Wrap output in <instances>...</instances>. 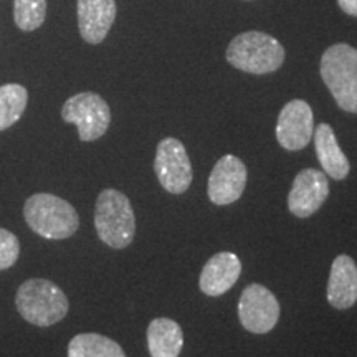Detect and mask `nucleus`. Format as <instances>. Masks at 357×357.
<instances>
[{
  "label": "nucleus",
  "instance_id": "412c9836",
  "mask_svg": "<svg viewBox=\"0 0 357 357\" xmlns=\"http://www.w3.org/2000/svg\"><path fill=\"white\" fill-rule=\"evenodd\" d=\"M337 3L347 15L357 17V0H337Z\"/></svg>",
  "mask_w": 357,
  "mask_h": 357
},
{
  "label": "nucleus",
  "instance_id": "f03ea898",
  "mask_svg": "<svg viewBox=\"0 0 357 357\" xmlns=\"http://www.w3.org/2000/svg\"><path fill=\"white\" fill-rule=\"evenodd\" d=\"M319 73L339 108L357 114V48L347 43L329 47L321 56Z\"/></svg>",
  "mask_w": 357,
  "mask_h": 357
},
{
  "label": "nucleus",
  "instance_id": "20e7f679",
  "mask_svg": "<svg viewBox=\"0 0 357 357\" xmlns=\"http://www.w3.org/2000/svg\"><path fill=\"white\" fill-rule=\"evenodd\" d=\"M95 227L101 242L108 247L123 250L131 245L136 235V215L123 192L106 189L98 195Z\"/></svg>",
  "mask_w": 357,
  "mask_h": 357
},
{
  "label": "nucleus",
  "instance_id": "f8f14e48",
  "mask_svg": "<svg viewBox=\"0 0 357 357\" xmlns=\"http://www.w3.org/2000/svg\"><path fill=\"white\" fill-rule=\"evenodd\" d=\"M242 275V261L231 252H220L202 268L199 288L207 296H222L238 281Z\"/></svg>",
  "mask_w": 357,
  "mask_h": 357
},
{
  "label": "nucleus",
  "instance_id": "0eeeda50",
  "mask_svg": "<svg viewBox=\"0 0 357 357\" xmlns=\"http://www.w3.org/2000/svg\"><path fill=\"white\" fill-rule=\"evenodd\" d=\"M154 172L159 184L169 194H184L192 184L194 172L185 146L176 137H166L158 144L154 159Z\"/></svg>",
  "mask_w": 357,
  "mask_h": 357
},
{
  "label": "nucleus",
  "instance_id": "4468645a",
  "mask_svg": "<svg viewBox=\"0 0 357 357\" xmlns=\"http://www.w3.org/2000/svg\"><path fill=\"white\" fill-rule=\"evenodd\" d=\"M326 296L336 310H349L357 303V265L349 255L334 258Z\"/></svg>",
  "mask_w": 357,
  "mask_h": 357
},
{
  "label": "nucleus",
  "instance_id": "1a4fd4ad",
  "mask_svg": "<svg viewBox=\"0 0 357 357\" xmlns=\"http://www.w3.org/2000/svg\"><path fill=\"white\" fill-rule=\"evenodd\" d=\"M314 134V116L311 106L303 100L287 102L276 123V139L287 151H301Z\"/></svg>",
  "mask_w": 357,
  "mask_h": 357
},
{
  "label": "nucleus",
  "instance_id": "2eb2a0df",
  "mask_svg": "<svg viewBox=\"0 0 357 357\" xmlns=\"http://www.w3.org/2000/svg\"><path fill=\"white\" fill-rule=\"evenodd\" d=\"M312 136H314L316 155L326 176L334 181H344L351 172V164L347 155L339 147L334 129L328 123H321L314 129Z\"/></svg>",
  "mask_w": 357,
  "mask_h": 357
},
{
  "label": "nucleus",
  "instance_id": "a211bd4d",
  "mask_svg": "<svg viewBox=\"0 0 357 357\" xmlns=\"http://www.w3.org/2000/svg\"><path fill=\"white\" fill-rule=\"evenodd\" d=\"M29 93L22 84L8 83L0 86V131L13 126L24 114Z\"/></svg>",
  "mask_w": 357,
  "mask_h": 357
},
{
  "label": "nucleus",
  "instance_id": "aec40b11",
  "mask_svg": "<svg viewBox=\"0 0 357 357\" xmlns=\"http://www.w3.org/2000/svg\"><path fill=\"white\" fill-rule=\"evenodd\" d=\"M20 255L19 238L6 229H0V271L15 265Z\"/></svg>",
  "mask_w": 357,
  "mask_h": 357
},
{
  "label": "nucleus",
  "instance_id": "423d86ee",
  "mask_svg": "<svg viewBox=\"0 0 357 357\" xmlns=\"http://www.w3.org/2000/svg\"><path fill=\"white\" fill-rule=\"evenodd\" d=\"M63 121L78 128L79 139L91 142L100 139L108 131L111 123V111L108 102L100 95L91 91L78 93L71 96L61 108Z\"/></svg>",
  "mask_w": 357,
  "mask_h": 357
},
{
  "label": "nucleus",
  "instance_id": "ddd939ff",
  "mask_svg": "<svg viewBox=\"0 0 357 357\" xmlns=\"http://www.w3.org/2000/svg\"><path fill=\"white\" fill-rule=\"evenodd\" d=\"M78 26L84 42L98 45L106 38L116 19L114 0H78Z\"/></svg>",
  "mask_w": 357,
  "mask_h": 357
},
{
  "label": "nucleus",
  "instance_id": "9d476101",
  "mask_svg": "<svg viewBox=\"0 0 357 357\" xmlns=\"http://www.w3.org/2000/svg\"><path fill=\"white\" fill-rule=\"evenodd\" d=\"M329 195V181L318 169H303L288 194V208L294 217L307 218L319 211Z\"/></svg>",
  "mask_w": 357,
  "mask_h": 357
},
{
  "label": "nucleus",
  "instance_id": "f3484780",
  "mask_svg": "<svg viewBox=\"0 0 357 357\" xmlns=\"http://www.w3.org/2000/svg\"><path fill=\"white\" fill-rule=\"evenodd\" d=\"M68 357H126V354L113 339L96 333H83L70 341Z\"/></svg>",
  "mask_w": 357,
  "mask_h": 357
},
{
  "label": "nucleus",
  "instance_id": "39448f33",
  "mask_svg": "<svg viewBox=\"0 0 357 357\" xmlns=\"http://www.w3.org/2000/svg\"><path fill=\"white\" fill-rule=\"evenodd\" d=\"M227 60L236 70L252 75L273 73L283 65L284 48L271 35L245 32L236 35L227 48Z\"/></svg>",
  "mask_w": 357,
  "mask_h": 357
},
{
  "label": "nucleus",
  "instance_id": "dca6fc26",
  "mask_svg": "<svg viewBox=\"0 0 357 357\" xmlns=\"http://www.w3.org/2000/svg\"><path fill=\"white\" fill-rule=\"evenodd\" d=\"M151 357H178L184 347V333L174 319L155 318L147 328Z\"/></svg>",
  "mask_w": 357,
  "mask_h": 357
},
{
  "label": "nucleus",
  "instance_id": "f257e3e1",
  "mask_svg": "<svg viewBox=\"0 0 357 357\" xmlns=\"http://www.w3.org/2000/svg\"><path fill=\"white\" fill-rule=\"evenodd\" d=\"M15 305L26 323L40 328L60 323L70 310L68 298L61 288L43 278H32L22 283L17 289Z\"/></svg>",
  "mask_w": 357,
  "mask_h": 357
},
{
  "label": "nucleus",
  "instance_id": "6e6552de",
  "mask_svg": "<svg viewBox=\"0 0 357 357\" xmlns=\"http://www.w3.org/2000/svg\"><path fill=\"white\" fill-rule=\"evenodd\" d=\"M280 303L276 296L263 284L253 283L243 289L238 301V318L247 331L266 334L280 319Z\"/></svg>",
  "mask_w": 357,
  "mask_h": 357
},
{
  "label": "nucleus",
  "instance_id": "9b49d317",
  "mask_svg": "<svg viewBox=\"0 0 357 357\" xmlns=\"http://www.w3.org/2000/svg\"><path fill=\"white\" fill-rule=\"evenodd\" d=\"M248 172L242 159L227 154L218 159L208 177L207 194L215 205H230L243 195Z\"/></svg>",
  "mask_w": 357,
  "mask_h": 357
},
{
  "label": "nucleus",
  "instance_id": "7ed1b4c3",
  "mask_svg": "<svg viewBox=\"0 0 357 357\" xmlns=\"http://www.w3.org/2000/svg\"><path fill=\"white\" fill-rule=\"evenodd\" d=\"M25 222L48 240H65L77 234L79 217L75 207L53 194H35L24 205Z\"/></svg>",
  "mask_w": 357,
  "mask_h": 357
},
{
  "label": "nucleus",
  "instance_id": "6ab92c4d",
  "mask_svg": "<svg viewBox=\"0 0 357 357\" xmlns=\"http://www.w3.org/2000/svg\"><path fill=\"white\" fill-rule=\"evenodd\" d=\"M47 0H13V19L20 30L33 32L43 25Z\"/></svg>",
  "mask_w": 357,
  "mask_h": 357
}]
</instances>
